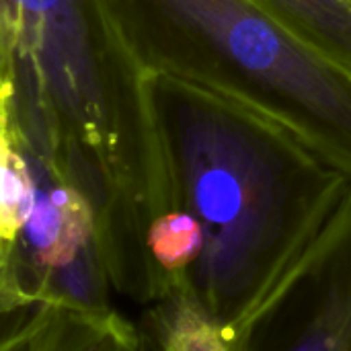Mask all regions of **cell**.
Listing matches in <instances>:
<instances>
[{
	"label": "cell",
	"mask_w": 351,
	"mask_h": 351,
	"mask_svg": "<svg viewBox=\"0 0 351 351\" xmlns=\"http://www.w3.org/2000/svg\"><path fill=\"white\" fill-rule=\"evenodd\" d=\"M150 78L105 0H0L2 125L107 210L109 241L144 284L179 216Z\"/></svg>",
	"instance_id": "6da1fadb"
},
{
	"label": "cell",
	"mask_w": 351,
	"mask_h": 351,
	"mask_svg": "<svg viewBox=\"0 0 351 351\" xmlns=\"http://www.w3.org/2000/svg\"><path fill=\"white\" fill-rule=\"evenodd\" d=\"M175 206L202 241L191 300L234 343L341 204L351 181L239 103L152 76Z\"/></svg>",
	"instance_id": "7a4b0ae2"
},
{
	"label": "cell",
	"mask_w": 351,
	"mask_h": 351,
	"mask_svg": "<svg viewBox=\"0 0 351 351\" xmlns=\"http://www.w3.org/2000/svg\"><path fill=\"white\" fill-rule=\"evenodd\" d=\"M150 76L257 111L351 181V78L253 0H105Z\"/></svg>",
	"instance_id": "3957f363"
},
{
	"label": "cell",
	"mask_w": 351,
	"mask_h": 351,
	"mask_svg": "<svg viewBox=\"0 0 351 351\" xmlns=\"http://www.w3.org/2000/svg\"><path fill=\"white\" fill-rule=\"evenodd\" d=\"M232 346L237 351H351V185Z\"/></svg>",
	"instance_id": "277c9868"
},
{
	"label": "cell",
	"mask_w": 351,
	"mask_h": 351,
	"mask_svg": "<svg viewBox=\"0 0 351 351\" xmlns=\"http://www.w3.org/2000/svg\"><path fill=\"white\" fill-rule=\"evenodd\" d=\"M253 4L351 78V0H253Z\"/></svg>",
	"instance_id": "5b68a950"
},
{
	"label": "cell",
	"mask_w": 351,
	"mask_h": 351,
	"mask_svg": "<svg viewBox=\"0 0 351 351\" xmlns=\"http://www.w3.org/2000/svg\"><path fill=\"white\" fill-rule=\"evenodd\" d=\"M138 327L146 351H237L187 296H173L148 306Z\"/></svg>",
	"instance_id": "8992f818"
},
{
	"label": "cell",
	"mask_w": 351,
	"mask_h": 351,
	"mask_svg": "<svg viewBox=\"0 0 351 351\" xmlns=\"http://www.w3.org/2000/svg\"><path fill=\"white\" fill-rule=\"evenodd\" d=\"M33 199V177L23 152L0 121V278Z\"/></svg>",
	"instance_id": "52a82bcc"
},
{
	"label": "cell",
	"mask_w": 351,
	"mask_h": 351,
	"mask_svg": "<svg viewBox=\"0 0 351 351\" xmlns=\"http://www.w3.org/2000/svg\"><path fill=\"white\" fill-rule=\"evenodd\" d=\"M53 351H144L140 327L117 311L82 315L66 311V321Z\"/></svg>",
	"instance_id": "ba28073f"
},
{
	"label": "cell",
	"mask_w": 351,
	"mask_h": 351,
	"mask_svg": "<svg viewBox=\"0 0 351 351\" xmlns=\"http://www.w3.org/2000/svg\"><path fill=\"white\" fill-rule=\"evenodd\" d=\"M64 321L66 311L51 304L0 313V351H53Z\"/></svg>",
	"instance_id": "9c48e42d"
},
{
	"label": "cell",
	"mask_w": 351,
	"mask_h": 351,
	"mask_svg": "<svg viewBox=\"0 0 351 351\" xmlns=\"http://www.w3.org/2000/svg\"><path fill=\"white\" fill-rule=\"evenodd\" d=\"M144 351H146V350H144Z\"/></svg>",
	"instance_id": "30bf717a"
}]
</instances>
